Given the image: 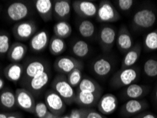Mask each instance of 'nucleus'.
Returning a JSON list of instances; mask_svg holds the SVG:
<instances>
[{"mask_svg":"<svg viewBox=\"0 0 157 118\" xmlns=\"http://www.w3.org/2000/svg\"><path fill=\"white\" fill-rule=\"evenodd\" d=\"M52 89L56 92L64 103L67 105H71L75 103L76 91L74 88L69 84L67 77L64 74L57 75L52 82Z\"/></svg>","mask_w":157,"mask_h":118,"instance_id":"f257e3e1","label":"nucleus"},{"mask_svg":"<svg viewBox=\"0 0 157 118\" xmlns=\"http://www.w3.org/2000/svg\"><path fill=\"white\" fill-rule=\"evenodd\" d=\"M139 77V70L137 68L130 67L121 69L115 74L111 78L110 84L115 88L127 87L134 84Z\"/></svg>","mask_w":157,"mask_h":118,"instance_id":"f03ea898","label":"nucleus"},{"mask_svg":"<svg viewBox=\"0 0 157 118\" xmlns=\"http://www.w3.org/2000/svg\"><path fill=\"white\" fill-rule=\"evenodd\" d=\"M156 13L151 9H140L133 16L132 24L138 29H147L153 26L156 21Z\"/></svg>","mask_w":157,"mask_h":118,"instance_id":"7ed1b4c3","label":"nucleus"},{"mask_svg":"<svg viewBox=\"0 0 157 118\" xmlns=\"http://www.w3.org/2000/svg\"><path fill=\"white\" fill-rule=\"evenodd\" d=\"M36 24L31 20L18 22L12 29L13 36L19 41H26L31 39L36 33Z\"/></svg>","mask_w":157,"mask_h":118,"instance_id":"20e7f679","label":"nucleus"},{"mask_svg":"<svg viewBox=\"0 0 157 118\" xmlns=\"http://www.w3.org/2000/svg\"><path fill=\"white\" fill-rule=\"evenodd\" d=\"M97 20L103 23H113L120 20L121 15L111 2L107 0L101 1L98 6Z\"/></svg>","mask_w":157,"mask_h":118,"instance_id":"39448f33","label":"nucleus"},{"mask_svg":"<svg viewBox=\"0 0 157 118\" xmlns=\"http://www.w3.org/2000/svg\"><path fill=\"white\" fill-rule=\"evenodd\" d=\"M17 105L27 112L34 114L36 101L33 94L24 88H19L15 91Z\"/></svg>","mask_w":157,"mask_h":118,"instance_id":"423d86ee","label":"nucleus"},{"mask_svg":"<svg viewBox=\"0 0 157 118\" xmlns=\"http://www.w3.org/2000/svg\"><path fill=\"white\" fill-rule=\"evenodd\" d=\"M45 103L49 111L57 116H61L66 110V103L52 89H49L46 91Z\"/></svg>","mask_w":157,"mask_h":118,"instance_id":"0eeeda50","label":"nucleus"},{"mask_svg":"<svg viewBox=\"0 0 157 118\" xmlns=\"http://www.w3.org/2000/svg\"><path fill=\"white\" fill-rule=\"evenodd\" d=\"M31 13V8L24 2H14L6 9V15L11 21L20 22L26 18Z\"/></svg>","mask_w":157,"mask_h":118,"instance_id":"6e6552de","label":"nucleus"},{"mask_svg":"<svg viewBox=\"0 0 157 118\" xmlns=\"http://www.w3.org/2000/svg\"><path fill=\"white\" fill-rule=\"evenodd\" d=\"M55 70L62 74H68L74 69H83V63L79 60L70 56H63L56 59L54 64Z\"/></svg>","mask_w":157,"mask_h":118,"instance_id":"1a4fd4ad","label":"nucleus"},{"mask_svg":"<svg viewBox=\"0 0 157 118\" xmlns=\"http://www.w3.org/2000/svg\"><path fill=\"white\" fill-rule=\"evenodd\" d=\"M48 69V64L44 60L33 59L29 62L24 67V76L22 78L23 84H26L32 78L41 74Z\"/></svg>","mask_w":157,"mask_h":118,"instance_id":"9d476101","label":"nucleus"},{"mask_svg":"<svg viewBox=\"0 0 157 118\" xmlns=\"http://www.w3.org/2000/svg\"><path fill=\"white\" fill-rule=\"evenodd\" d=\"M74 11L82 18H91L97 14L98 6L91 1L75 0L72 2Z\"/></svg>","mask_w":157,"mask_h":118,"instance_id":"9b49d317","label":"nucleus"},{"mask_svg":"<svg viewBox=\"0 0 157 118\" xmlns=\"http://www.w3.org/2000/svg\"><path fill=\"white\" fill-rule=\"evenodd\" d=\"M50 71L48 69L41 74L32 78L24 85L27 87L26 89L31 91L32 93L38 95L43 91V89L50 82Z\"/></svg>","mask_w":157,"mask_h":118,"instance_id":"f8f14e48","label":"nucleus"},{"mask_svg":"<svg viewBox=\"0 0 157 118\" xmlns=\"http://www.w3.org/2000/svg\"><path fill=\"white\" fill-rule=\"evenodd\" d=\"M117 33L113 27L104 25L100 29L98 35L99 43L105 52H109L116 41Z\"/></svg>","mask_w":157,"mask_h":118,"instance_id":"ddd939ff","label":"nucleus"},{"mask_svg":"<svg viewBox=\"0 0 157 118\" xmlns=\"http://www.w3.org/2000/svg\"><path fill=\"white\" fill-rule=\"evenodd\" d=\"M149 108L148 103L141 99H132L128 100L122 105L121 114L124 117H130L139 114Z\"/></svg>","mask_w":157,"mask_h":118,"instance_id":"4468645a","label":"nucleus"},{"mask_svg":"<svg viewBox=\"0 0 157 118\" xmlns=\"http://www.w3.org/2000/svg\"><path fill=\"white\" fill-rule=\"evenodd\" d=\"M98 111L104 115H109L115 112L118 106V100L115 95L106 93L99 99L97 104Z\"/></svg>","mask_w":157,"mask_h":118,"instance_id":"2eb2a0df","label":"nucleus"},{"mask_svg":"<svg viewBox=\"0 0 157 118\" xmlns=\"http://www.w3.org/2000/svg\"><path fill=\"white\" fill-rule=\"evenodd\" d=\"M71 2L56 0L53 2V17L58 21H67L71 15Z\"/></svg>","mask_w":157,"mask_h":118,"instance_id":"dca6fc26","label":"nucleus"},{"mask_svg":"<svg viewBox=\"0 0 157 118\" xmlns=\"http://www.w3.org/2000/svg\"><path fill=\"white\" fill-rule=\"evenodd\" d=\"M50 43L49 34L45 30L37 32L30 40V48L31 51L38 53L45 50Z\"/></svg>","mask_w":157,"mask_h":118,"instance_id":"f3484780","label":"nucleus"},{"mask_svg":"<svg viewBox=\"0 0 157 118\" xmlns=\"http://www.w3.org/2000/svg\"><path fill=\"white\" fill-rule=\"evenodd\" d=\"M101 93H92L89 91H76L75 103L84 108L93 107L98 104Z\"/></svg>","mask_w":157,"mask_h":118,"instance_id":"a211bd4d","label":"nucleus"},{"mask_svg":"<svg viewBox=\"0 0 157 118\" xmlns=\"http://www.w3.org/2000/svg\"><path fill=\"white\" fill-rule=\"evenodd\" d=\"M115 43L117 48L123 53H126L132 48V38L125 25H122L120 29Z\"/></svg>","mask_w":157,"mask_h":118,"instance_id":"6ab92c4d","label":"nucleus"},{"mask_svg":"<svg viewBox=\"0 0 157 118\" xmlns=\"http://www.w3.org/2000/svg\"><path fill=\"white\" fill-rule=\"evenodd\" d=\"M92 71L96 75L100 77H105L110 74L113 69V64L110 59L101 57L97 58L92 63Z\"/></svg>","mask_w":157,"mask_h":118,"instance_id":"aec40b11","label":"nucleus"},{"mask_svg":"<svg viewBox=\"0 0 157 118\" xmlns=\"http://www.w3.org/2000/svg\"><path fill=\"white\" fill-rule=\"evenodd\" d=\"M24 73V66L20 63H11L4 69V75L6 79L14 84L22 79Z\"/></svg>","mask_w":157,"mask_h":118,"instance_id":"412c9836","label":"nucleus"},{"mask_svg":"<svg viewBox=\"0 0 157 118\" xmlns=\"http://www.w3.org/2000/svg\"><path fill=\"white\" fill-rule=\"evenodd\" d=\"M35 7L43 21L48 22L53 17V2L51 0H36Z\"/></svg>","mask_w":157,"mask_h":118,"instance_id":"4be33fe9","label":"nucleus"},{"mask_svg":"<svg viewBox=\"0 0 157 118\" xmlns=\"http://www.w3.org/2000/svg\"><path fill=\"white\" fill-rule=\"evenodd\" d=\"M28 47L25 44L16 42L11 45L8 51L7 57L12 63H19L26 55Z\"/></svg>","mask_w":157,"mask_h":118,"instance_id":"5701e85b","label":"nucleus"},{"mask_svg":"<svg viewBox=\"0 0 157 118\" xmlns=\"http://www.w3.org/2000/svg\"><path fill=\"white\" fill-rule=\"evenodd\" d=\"M142 48L140 43L136 44L130 50L125 53L122 59L121 64V69L132 67L134 64H136L141 55Z\"/></svg>","mask_w":157,"mask_h":118,"instance_id":"b1692460","label":"nucleus"},{"mask_svg":"<svg viewBox=\"0 0 157 118\" xmlns=\"http://www.w3.org/2000/svg\"><path fill=\"white\" fill-rule=\"evenodd\" d=\"M148 91V86L144 85L132 84L127 86L122 92L124 98L128 100L132 99H141Z\"/></svg>","mask_w":157,"mask_h":118,"instance_id":"393cba45","label":"nucleus"},{"mask_svg":"<svg viewBox=\"0 0 157 118\" xmlns=\"http://www.w3.org/2000/svg\"><path fill=\"white\" fill-rule=\"evenodd\" d=\"M17 106L15 92L9 89L0 92V107L4 110H13Z\"/></svg>","mask_w":157,"mask_h":118,"instance_id":"a878e982","label":"nucleus"},{"mask_svg":"<svg viewBox=\"0 0 157 118\" xmlns=\"http://www.w3.org/2000/svg\"><path fill=\"white\" fill-rule=\"evenodd\" d=\"M77 91H89L92 93H102V89L95 80L89 77H85L82 78L80 84L77 87Z\"/></svg>","mask_w":157,"mask_h":118,"instance_id":"bb28decb","label":"nucleus"},{"mask_svg":"<svg viewBox=\"0 0 157 118\" xmlns=\"http://www.w3.org/2000/svg\"><path fill=\"white\" fill-rule=\"evenodd\" d=\"M54 36L59 38L65 39L69 38L72 33V28L67 21H58L53 27Z\"/></svg>","mask_w":157,"mask_h":118,"instance_id":"cd10ccee","label":"nucleus"},{"mask_svg":"<svg viewBox=\"0 0 157 118\" xmlns=\"http://www.w3.org/2000/svg\"><path fill=\"white\" fill-rule=\"evenodd\" d=\"M49 51L52 55L57 56L61 55L65 51L67 48V45L64 39L59 38L58 37L53 36L50 40Z\"/></svg>","mask_w":157,"mask_h":118,"instance_id":"c85d7f7f","label":"nucleus"},{"mask_svg":"<svg viewBox=\"0 0 157 118\" xmlns=\"http://www.w3.org/2000/svg\"><path fill=\"white\" fill-rule=\"evenodd\" d=\"M78 30L83 38H92L95 33L96 28L91 21L84 19L81 21L78 24Z\"/></svg>","mask_w":157,"mask_h":118,"instance_id":"c756f323","label":"nucleus"},{"mask_svg":"<svg viewBox=\"0 0 157 118\" xmlns=\"http://www.w3.org/2000/svg\"><path fill=\"white\" fill-rule=\"evenodd\" d=\"M73 54L79 58H84L89 54L90 47L86 42L82 40H78L71 47Z\"/></svg>","mask_w":157,"mask_h":118,"instance_id":"7c9ffc66","label":"nucleus"},{"mask_svg":"<svg viewBox=\"0 0 157 118\" xmlns=\"http://www.w3.org/2000/svg\"><path fill=\"white\" fill-rule=\"evenodd\" d=\"M144 45L145 50L147 51L157 50V29L150 32L145 36Z\"/></svg>","mask_w":157,"mask_h":118,"instance_id":"2f4dec72","label":"nucleus"},{"mask_svg":"<svg viewBox=\"0 0 157 118\" xmlns=\"http://www.w3.org/2000/svg\"><path fill=\"white\" fill-rule=\"evenodd\" d=\"M144 72L148 77L157 76V60L153 58L147 59L144 64Z\"/></svg>","mask_w":157,"mask_h":118,"instance_id":"473e14b6","label":"nucleus"},{"mask_svg":"<svg viewBox=\"0 0 157 118\" xmlns=\"http://www.w3.org/2000/svg\"><path fill=\"white\" fill-rule=\"evenodd\" d=\"M82 69H75L69 73L67 76L69 84H70L73 88L77 87L80 84L81 81L82 80Z\"/></svg>","mask_w":157,"mask_h":118,"instance_id":"72a5a7b5","label":"nucleus"},{"mask_svg":"<svg viewBox=\"0 0 157 118\" xmlns=\"http://www.w3.org/2000/svg\"><path fill=\"white\" fill-rule=\"evenodd\" d=\"M11 45L9 35L6 32H0V56L7 55Z\"/></svg>","mask_w":157,"mask_h":118,"instance_id":"f704fd0d","label":"nucleus"},{"mask_svg":"<svg viewBox=\"0 0 157 118\" xmlns=\"http://www.w3.org/2000/svg\"><path fill=\"white\" fill-rule=\"evenodd\" d=\"M49 112V110L44 102H38L36 104L34 115L38 118H44Z\"/></svg>","mask_w":157,"mask_h":118,"instance_id":"c9c22d12","label":"nucleus"},{"mask_svg":"<svg viewBox=\"0 0 157 118\" xmlns=\"http://www.w3.org/2000/svg\"><path fill=\"white\" fill-rule=\"evenodd\" d=\"M87 108H74L71 110L70 113V118H85L86 114Z\"/></svg>","mask_w":157,"mask_h":118,"instance_id":"e433bc0d","label":"nucleus"},{"mask_svg":"<svg viewBox=\"0 0 157 118\" xmlns=\"http://www.w3.org/2000/svg\"><path fill=\"white\" fill-rule=\"evenodd\" d=\"M133 0H118L116 1V4L121 10L127 11L132 8L134 4Z\"/></svg>","mask_w":157,"mask_h":118,"instance_id":"4c0bfd02","label":"nucleus"},{"mask_svg":"<svg viewBox=\"0 0 157 118\" xmlns=\"http://www.w3.org/2000/svg\"><path fill=\"white\" fill-rule=\"evenodd\" d=\"M85 118H107L104 115L101 114L100 112H98L96 110L92 108H87L86 114Z\"/></svg>","mask_w":157,"mask_h":118,"instance_id":"58836bf2","label":"nucleus"},{"mask_svg":"<svg viewBox=\"0 0 157 118\" xmlns=\"http://www.w3.org/2000/svg\"><path fill=\"white\" fill-rule=\"evenodd\" d=\"M136 118H157V116L151 112H144L138 115Z\"/></svg>","mask_w":157,"mask_h":118,"instance_id":"ea45409f","label":"nucleus"},{"mask_svg":"<svg viewBox=\"0 0 157 118\" xmlns=\"http://www.w3.org/2000/svg\"><path fill=\"white\" fill-rule=\"evenodd\" d=\"M7 118H24V117L19 112H8Z\"/></svg>","mask_w":157,"mask_h":118,"instance_id":"a19ab883","label":"nucleus"},{"mask_svg":"<svg viewBox=\"0 0 157 118\" xmlns=\"http://www.w3.org/2000/svg\"><path fill=\"white\" fill-rule=\"evenodd\" d=\"M59 117L60 116H57V115H55L53 114L52 112H50V111H49V112H48V114L45 115V117L44 118H59Z\"/></svg>","mask_w":157,"mask_h":118,"instance_id":"79ce46f5","label":"nucleus"},{"mask_svg":"<svg viewBox=\"0 0 157 118\" xmlns=\"http://www.w3.org/2000/svg\"><path fill=\"white\" fill-rule=\"evenodd\" d=\"M4 81L2 78L0 77V91H2L3 90L4 87Z\"/></svg>","mask_w":157,"mask_h":118,"instance_id":"37998d69","label":"nucleus"},{"mask_svg":"<svg viewBox=\"0 0 157 118\" xmlns=\"http://www.w3.org/2000/svg\"><path fill=\"white\" fill-rule=\"evenodd\" d=\"M8 112H0V118H7Z\"/></svg>","mask_w":157,"mask_h":118,"instance_id":"c03bdc74","label":"nucleus"},{"mask_svg":"<svg viewBox=\"0 0 157 118\" xmlns=\"http://www.w3.org/2000/svg\"><path fill=\"white\" fill-rule=\"evenodd\" d=\"M59 118H70V115H64V116H60L59 117Z\"/></svg>","mask_w":157,"mask_h":118,"instance_id":"a18cd8bd","label":"nucleus"},{"mask_svg":"<svg viewBox=\"0 0 157 118\" xmlns=\"http://www.w3.org/2000/svg\"><path fill=\"white\" fill-rule=\"evenodd\" d=\"M155 98H156V100L157 101V88H156V89L155 91Z\"/></svg>","mask_w":157,"mask_h":118,"instance_id":"49530a36","label":"nucleus"}]
</instances>
